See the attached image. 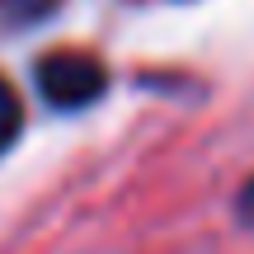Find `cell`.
<instances>
[{"instance_id": "1", "label": "cell", "mask_w": 254, "mask_h": 254, "mask_svg": "<svg viewBox=\"0 0 254 254\" xmlns=\"http://www.w3.org/2000/svg\"><path fill=\"white\" fill-rule=\"evenodd\" d=\"M33 80H38V94L47 99V109H62V113L90 109V104L109 90V71H104V62L90 57V52H75V47L47 52L43 62H38Z\"/></svg>"}, {"instance_id": "4", "label": "cell", "mask_w": 254, "mask_h": 254, "mask_svg": "<svg viewBox=\"0 0 254 254\" xmlns=\"http://www.w3.org/2000/svg\"><path fill=\"white\" fill-rule=\"evenodd\" d=\"M236 217L245 221V226H254V174H250V184L236 193Z\"/></svg>"}, {"instance_id": "2", "label": "cell", "mask_w": 254, "mask_h": 254, "mask_svg": "<svg viewBox=\"0 0 254 254\" xmlns=\"http://www.w3.org/2000/svg\"><path fill=\"white\" fill-rule=\"evenodd\" d=\"M19 123H24V109H19V94L9 90V80L0 75V155L14 146L19 136Z\"/></svg>"}, {"instance_id": "3", "label": "cell", "mask_w": 254, "mask_h": 254, "mask_svg": "<svg viewBox=\"0 0 254 254\" xmlns=\"http://www.w3.org/2000/svg\"><path fill=\"white\" fill-rule=\"evenodd\" d=\"M57 0H0V19L5 24H28V19H38V14H47Z\"/></svg>"}]
</instances>
